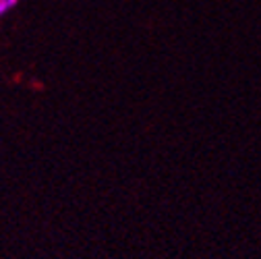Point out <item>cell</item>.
Instances as JSON below:
<instances>
[{
  "label": "cell",
  "mask_w": 261,
  "mask_h": 259,
  "mask_svg": "<svg viewBox=\"0 0 261 259\" xmlns=\"http://www.w3.org/2000/svg\"><path fill=\"white\" fill-rule=\"evenodd\" d=\"M19 3V0H0V15H5V13H9L15 5Z\"/></svg>",
  "instance_id": "cell-1"
}]
</instances>
